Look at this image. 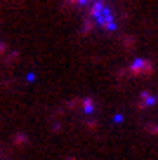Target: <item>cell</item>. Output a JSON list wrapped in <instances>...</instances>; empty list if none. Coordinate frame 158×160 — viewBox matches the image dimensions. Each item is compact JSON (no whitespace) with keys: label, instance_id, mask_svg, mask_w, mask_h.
Returning a JSON list of instances; mask_svg holds the SVG:
<instances>
[{"label":"cell","instance_id":"1","mask_svg":"<svg viewBox=\"0 0 158 160\" xmlns=\"http://www.w3.org/2000/svg\"><path fill=\"white\" fill-rule=\"evenodd\" d=\"M85 2H90V0H73V5H85Z\"/></svg>","mask_w":158,"mask_h":160}]
</instances>
